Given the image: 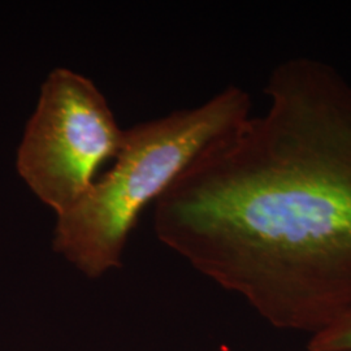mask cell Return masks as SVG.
I'll return each instance as SVG.
<instances>
[{
  "label": "cell",
  "instance_id": "cell-1",
  "mask_svg": "<svg viewBox=\"0 0 351 351\" xmlns=\"http://www.w3.org/2000/svg\"><path fill=\"white\" fill-rule=\"evenodd\" d=\"M264 93L154 204V230L268 324L314 335L351 307V84L298 56Z\"/></svg>",
  "mask_w": 351,
  "mask_h": 351
},
{
  "label": "cell",
  "instance_id": "cell-2",
  "mask_svg": "<svg viewBox=\"0 0 351 351\" xmlns=\"http://www.w3.org/2000/svg\"><path fill=\"white\" fill-rule=\"evenodd\" d=\"M250 116V94L228 86L197 107L125 129L110 169L75 207L56 216L53 251L88 278L119 271L139 216L203 151Z\"/></svg>",
  "mask_w": 351,
  "mask_h": 351
},
{
  "label": "cell",
  "instance_id": "cell-3",
  "mask_svg": "<svg viewBox=\"0 0 351 351\" xmlns=\"http://www.w3.org/2000/svg\"><path fill=\"white\" fill-rule=\"evenodd\" d=\"M98 86L69 68H55L40 86L36 111L17 151V171L39 201L60 216L75 207L124 143Z\"/></svg>",
  "mask_w": 351,
  "mask_h": 351
},
{
  "label": "cell",
  "instance_id": "cell-4",
  "mask_svg": "<svg viewBox=\"0 0 351 351\" xmlns=\"http://www.w3.org/2000/svg\"><path fill=\"white\" fill-rule=\"evenodd\" d=\"M306 351H351V307L333 323L311 335Z\"/></svg>",
  "mask_w": 351,
  "mask_h": 351
}]
</instances>
